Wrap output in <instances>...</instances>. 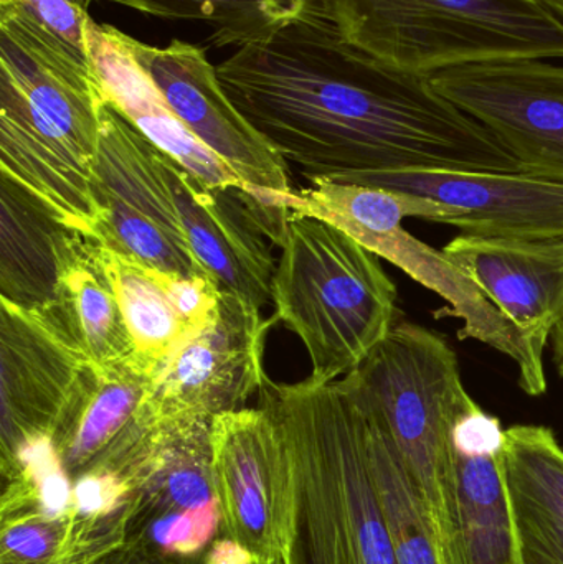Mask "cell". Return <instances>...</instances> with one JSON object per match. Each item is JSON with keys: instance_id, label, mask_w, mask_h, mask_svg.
I'll use <instances>...</instances> for the list:
<instances>
[{"instance_id": "obj_1", "label": "cell", "mask_w": 563, "mask_h": 564, "mask_svg": "<svg viewBox=\"0 0 563 564\" xmlns=\"http://www.w3.org/2000/svg\"><path fill=\"white\" fill-rule=\"evenodd\" d=\"M217 76L241 116L311 184L364 185L410 169L521 172L432 78L357 48L334 20H296L238 46Z\"/></svg>"}, {"instance_id": "obj_2", "label": "cell", "mask_w": 563, "mask_h": 564, "mask_svg": "<svg viewBox=\"0 0 563 564\" xmlns=\"http://www.w3.org/2000/svg\"><path fill=\"white\" fill-rule=\"evenodd\" d=\"M105 88L91 58L0 7V174L95 240Z\"/></svg>"}, {"instance_id": "obj_3", "label": "cell", "mask_w": 563, "mask_h": 564, "mask_svg": "<svg viewBox=\"0 0 563 564\" xmlns=\"http://www.w3.org/2000/svg\"><path fill=\"white\" fill-rule=\"evenodd\" d=\"M258 394L281 424L293 466L286 564H397L373 476L369 421L343 381L268 380Z\"/></svg>"}, {"instance_id": "obj_4", "label": "cell", "mask_w": 563, "mask_h": 564, "mask_svg": "<svg viewBox=\"0 0 563 564\" xmlns=\"http://www.w3.org/2000/svg\"><path fill=\"white\" fill-rule=\"evenodd\" d=\"M273 276L274 318L303 341L311 380L353 373L399 317L380 258L334 225L290 212Z\"/></svg>"}, {"instance_id": "obj_5", "label": "cell", "mask_w": 563, "mask_h": 564, "mask_svg": "<svg viewBox=\"0 0 563 564\" xmlns=\"http://www.w3.org/2000/svg\"><path fill=\"white\" fill-rule=\"evenodd\" d=\"M347 42L400 72L435 76L502 59H563V26L534 0H333Z\"/></svg>"}, {"instance_id": "obj_6", "label": "cell", "mask_w": 563, "mask_h": 564, "mask_svg": "<svg viewBox=\"0 0 563 564\" xmlns=\"http://www.w3.org/2000/svg\"><path fill=\"white\" fill-rule=\"evenodd\" d=\"M340 381L399 454L429 509L443 555L452 431L472 398L458 357L436 332L399 322Z\"/></svg>"}, {"instance_id": "obj_7", "label": "cell", "mask_w": 563, "mask_h": 564, "mask_svg": "<svg viewBox=\"0 0 563 564\" xmlns=\"http://www.w3.org/2000/svg\"><path fill=\"white\" fill-rule=\"evenodd\" d=\"M95 198L98 224L93 241L162 273L208 274L185 238L165 174V152L109 99L101 111Z\"/></svg>"}, {"instance_id": "obj_8", "label": "cell", "mask_w": 563, "mask_h": 564, "mask_svg": "<svg viewBox=\"0 0 563 564\" xmlns=\"http://www.w3.org/2000/svg\"><path fill=\"white\" fill-rule=\"evenodd\" d=\"M212 463L220 536L257 558L286 564L294 519V479L281 424L268 408L212 420Z\"/></svg>"}, {"instance_id": "obj_9", "label": "cell", "mask_w": 563, "mask_h": 564, "mask_svg": "<svg viewBox=\"0 0 563 564\" xmlns=\"http://www.w3.org/2000/svg\"><path fill=\"white\" fill-rule=\"evenodd\" d=\"M131 482L126 542L174 558L202 560L220 535L212 421L158 424Z\"/></svg>"}, {"instance_id": "obj_10", "label": "cell", "mask_w": 563, "mask_h": 564, "mask_svg": "<svg viewBox=\"0 0 563 564\" xmlns=\"http://www.w3.org/2000/svg\"><path fill=\"white\" fill-rule=\"evenodd\" d=\"M432 83L498 139L522 174L563 182V65L502 59L446 69Z\"/></svg>"}, {"instance_id": "obj_11", "label": "cell", "mask_w": 563, "mask_h": 564, "mask_svg": "<svg viewBox=\"0 0 563 564\" xmlns=\"http://www.w3.org/2000/svg\"><path fill=\"white\" fill-rule=\"evenodd\" d=\"M260 307L221 291L217 315L172 355L155 377L148 408L155 424L214 420L243 410L267 384Z\"/></svg>"}, {"instance_id": "obj_12", "label": "cell", "mask_w": 563, "mask_h": 564, "mask_svg": "<svg viewBox=\"0 0 563 564\" xmlns=\"http://www.w3.org/2000/svg\"><path fill=\"white\" fill-rule=\"evenodd\" d=\"M89 364L52 304L23 307L0 297V464L50 437Z\"/></svg>"}, {"instance_id": "obj_13", "label": "cell", "mask_w": 563, "mask_h": 564, "mask_svg": "<svg viewBox=\"0 0 563 564\" xmlns=\"http://www.w3.org/2000/svg\"><path fill=\"white\" fill-rule=\"evenodd\" d=\"M129 48L185 128L248 187L290 194V167L241 116L202 46L172 40L152 46L129 36Z\"/></svg>"}, {"instance_id": "obj_14", "label": "cell", "mask_w": 563, "mask_h": 564, "mask_svg": "<svg viewBox=\"0 0 563 564\" xmlns=\"http://www.w3.org/2000/svg\"><path fill=\"white\" fill-rule=\"evenodd\" d=\"M367 187L420 195L445 210L462 234L515 240L563 238V182L522 172L410 169L383 172Z\"/></svg>"}, {"instance_id": "obj_15", "label": "cell", "mask_w": 563, "mask_h": 564, "mask_svg": "<svg viewBox=\"0 0 563 564\" xmlns=\"http://www.w3.org/2000/svg\"><path fill=\"white\" fill-rule=\"evenodd\" d=\"M154 380L138 360L83 370L50 434L72 480L95 467L129 479L158 426L148 408Z\"/></svg>"}, {"instance_id": "obj_16", "label": "cell", "mask_w": 563, "mask_h": 564, "mask_svg": "<svg viewBox=\"0 0 563 564\" xmlns=\"http://www.w3.org/2000/svg\"><path fill=\"white\" fill-rule=\"evenodd\" d=\"M502 444L501 421L469 398L452 431L445 564H518L501 473Z\"/></svg>"}, {"instance_id": "obj_17", "label": "cell", "mask_w": 563, "mask_h": 564, "mask_svg": "<svg viewBox=\"0 0 563 564\" xmlns=\"http://www.w3.org/2000/svg\"><path fill=\"white\" fill-rule=\"evenodd\" d=\"M165 174L201 267L221 289L257 307L273 301L278 263L250 187H207L167 154Z\"/></svg>"}, {"instance_id": "obj_18", "label": "cell", "mask_w": 563, "mask_h": 564, "mask_svg": "<svg viewBox=\"0 0 563 564\" xmlns=\"http://www.w3.org/2000/svg\"><path fill=\"white\" fill-rule=\"evenodd\" d=\"M443 251L512 324L542 347L548 345L563 318V238L462 234Z\"/></svg>"}, {"instance_id": "obj_19", "label": "cell", "mask_w": 563, "mask_h": 564, "mask_svg": "<svg viewBox=\"0 0 563 564\" xmlns=\"http://www.w3.org/2000/svg\"><path fill=\"white\" fill-rule=\"evenodd\" d=\"M86 45L106 98L155 148L207 187H243L238 175L205 148L169 108L164 96L139 66L129 35L109 23L89 20Z\"/></svg>"}, {"instance_id": "obj_20", "label": "cell", "mask_w": 563, "mask_h": 564, "mask_svg": "<svg viewBox=\"0 0 563 564\" xmlns=\"http://www.w3.org/2000/svg\"><path fill=\"white\" fill-rule=\"evenodd\" d=\"M501 473L516 563L563 564V447L545 426L505 430Z\"/></svg>"}, {"instance_id": "obj_21", "label": "cell", "mask_w": 563, "mask_h": 564, "mask_svg": "<svg viewBox=\"0 0 563 564\" xmlns=\"http://www.w3.org/2000/svg\"><path fill=\"white\" fill-rule=\"evenodd\" d=\"M76 234L32 192L0 174V297L23 307L50 304Z\"/></svg>"}, {"instance_id": "obj_22", "label": "cell", "mask_w": 563, "mask_h": 564, "mask_svg": "<svg viewBox=\"0 0 563 564\" xmlns=\"http://www.w3.org/2000/svg\"><path fill=\"white\" fill-rule=\"evenodd\" d=\"M52 307L83 354L99 368L136 358L121 304L98 243L76 234L63 258Z\"/></svg>"}, {"instance_id": "obj_23", "label": "cell", "mask_w": 563, "mask_h": 564, "mask_svg": "<svg viewBox=\"0 0 563 564\" xmlns=\"http://www.w3.org/2000/svg\"><path fill=\"white\" fill-rule=\"evenodd\" d=\"M98 251L118 294L134 341L136 358L155 378L181 345L197 332L172 302L165 284L167 273L145 267L101 243H98Z\"/></svg>"}, {"instance_id": "obj_24", "label": "cell", "mask_w": 563, "mask_h": 564, "mask_svg": "<svg viewBox=\"0 0 563 564\" xmlns=\"http://www.w3.org/2000/svg\"><path fill=\"white\" fill-rule=\"evenodd\" d=\"M148 15L210 23L208 42L243 46L301 19L333 20V0H105Z\"/></svg>"}, {"instance_id": "obj_25", "label": "cell", "mask_w": 563, "mask_h": 564, "mask_svg": "<svg viewBox=\"0 0 563 564\" xmlns=\"http://www.w3.org/2000/svg\"><path fill=\"white\" fill-rule=\"evenodd\" d=\"M369 433L373 476L397 564H445L432 517L399 454L370 421Z\"/></svg>"}, {"instance_id": "obj_26", "label": "cell", "mask_w": 563, "mask_h": 564, "mask_svg": "<svg viewBox=\"0 0 563 564\" xmlns=\"http://www.w3.org/2000/svg\"><path fill=\"white\" fill-rule=\"evenodd\" d=\"M95 0H0V7L19 10L78 55L91 58L86 45L89 6Z\"/></svg>"}, {"instance_id": "obj_27", "label": "cell", "mask_w": 563, "mask_h": 564, "mask_svg": "<svg viewBox=\"0 0 563 564\" xmlns=\"http://www.w3.org/2000/svg\"><path fill=\"white\" fill-rule=\"evenodd\" d=\"M89 564H202V560L174 558L138 543L124 542Z\"/></svg>"}, {"instance_id": "obj_28", "label": "cell", "mask_w": 563, "mask_h": 564, "mask_svg": "<svg viewBox=\"0 0 563 564\" xmlns=\"http://www.w3.org/2000/svg\"><path fill=\"white\" fill-rule=\"evenodd\" d=\"M257 556L234 540L218 535L202 556V564H257Z\"/></svg>"}, {"instance_id": "obj_29", "label": "cell", "mask_w": 563, "mask_h": 564, "mask_svg": "<svg viewBox=\"0 0 563 564\" xmlns=\"http://www.w3.org/2000/svg\"><path fill=\"white\" fill-rule=\"evenodd\" d=\"M552 350H554L555 368H557L559 375L563 378V318L557 328H555L554 334H552Z\"/></svg>"}, {"instance_id": "obj_30", "label": "cell", "mask_w": 563, "mask_h": 564, "mask_svg": "<svg viewBox=\"0 0 563 564\" xmlns=\"http://www.w3.org/2000/svg\"><path fill=\"white\" fill-rule=\"evenodd\" d=\"M559 25L563 26V0H534Z\"/></svg>"}, {"instance_id": "obj_31", "label": "cell", "mask_w": 563, "mask_h": 564, "mask_svg": "<svg viewBox=\"0 0 563 564\" xmlns=\"http://www.w3.org/2000/svg\"><path fill=\"white\" fill-rule=\"evenodd\" d=\"M257 564H278V563H274V562H268V560H258V563Z\"/></svg>"}]
</instances>
